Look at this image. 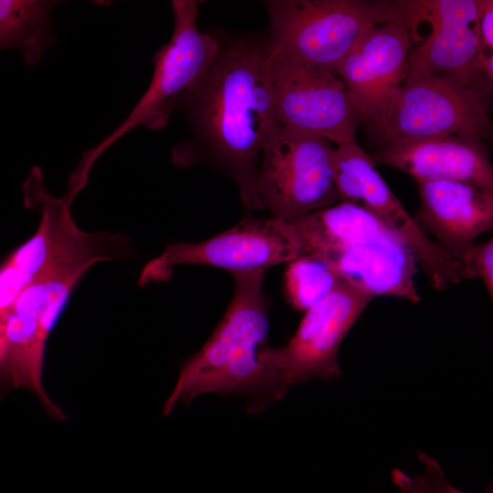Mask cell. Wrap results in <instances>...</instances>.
Instances as JSON below:
<instances>
[{
    "label": "cell",
    "instance_id": "1",
    "mask_svg": "<svg viewBox=\"0 0 493 493\" xmlns=\"http://www.w3.org/2000/svg\"><path fill=\"white\" fill-rule=\"evenodd\" d=\"M267 40L220 41L216 59L181 111L191 139L176 145L179 166L205 161L238 186L244 206L262 209L257 173L261 152L281 127L267 70Z\"/></svg>",
    "mask_w": 493,
    "mask_h": 493
},
{
    "label": "cell",
    "instance_id": "2",
    "mask_svg": "<svg viewBox=\"0 0 493 493\" xmlns=\"http://www.w3.org/2000/svg\"><path fill=\"white\" fill-rule=\"evenodd\" d=\"M265 270L232 274L235 289L229 306L201 350L181 366L174 389L165 401L163 415L175 404L189 405L205 393L250 396L248 413L269 403L259 354L269 329V299L263 290Z\"/></svg>",
    "mask_w": 493,
    "mask_h": 493
},
{
    "label": "cell",
    "instance_id": "3",
    "mask_svg": "<svg viewBox=\"0 0 493 493\" xmlns=\"http://www.w3.org/2000/svg\"><path fill=\"white\" fill-rule=\"evenodd\" d=\"M289 221L302 240L304 253L325 257L343 282L372 298L420 300L414 279L415 258L366 208L341 201Z\"/></svg>",
    "mask_w": 493,
    "mask_h": 493
},
{
    "label": "cell",
    "instance_id": "4",
    "mask_svg": "<svg viewBox=\"0 0 493 493\" xmlns=\"http://www.w3.org/2000/svg\"><path fill=\"white\" fill-rule=\"evenodd\" d=\"M25 206L40 213L37 229L0 263V305L11 306L19 294L47 269L86 254H100L110 261L132 257L130 239L121 233H86L71 215V205L81 191L68 184L63 196L45 187L42 170L33 166L23 187Z\"/></svg>",
    "mask_w": 493,
    "mask_h": 493
},
{
    "label": "cell",
    "instance_id": "5",
    "mask_svg": "<svg viewBox=\"0 0 493 493\" xmlns=\"http://www.w3.org/2000/svg\"><path fill=\"white\" fill-rule=\"evenodd\" d=\"M268 42L287 56L334 71L373 26L406 18L409 1L268 0Z\"/></svg>",
    "mask_w": 493,
    "mask_h": 493
},
{
    "label": "cell",
    "instance_id": "6",
    "mask_svg": "<svg viewBox=\"0 0 493 493\" xmlns=\"http://www.w3.org/2000/svg\"><path fill=\"white\" fill-rule=\"evenodd\" d=\"M199 3L171 2L174 27L167 44L154 55L150 84L126 119L100 143L82 153L78 165L91 171L100 155L137 127L163 129L173 112L181 111L216 59L220 40L197 25Z\"/></svg>",
    "mask_w": 493,
    "mask_h": 493
},
{
    "label": "cell",
    "instance_id": "7",
    "mask_svg": "<svg viewBox=\"0 0 493 493\" xmlns=\"http://www.w3.org/2000/svg\"><path fill=\"white\" fill-rule=\"evenodd\" d=\"M373 298L341 282L325 299L304 311L288 342L264 347L259 354L272 402L288 388L310 379H339L341 341Z\"/></svg>",
    "mask_w": 493,
    "mask_h": 493
},
{
    "label": "cell",
    "instance_id": "8",
    "mask_svg": "<svg viewBox=\"0 0 493 493\" xmlns=\"http://www.w3.org/2000/svg\"><path fill=\"white\" fill-rule=\"evenodd\" d=\"M333 143L281 126L265 144L257 173L263 208L292 220L341 202L332 176Z\"/></svg>",
    "mask_w": 493,
    "mask_h": 493
},
{
    "label": "cell",
    "instance_id": "9",
    "mask_svg": "<svg viewBox=\"0 0 493 493\" xmlns=\"http://www.w3.org/2000/svg\"><path fill=\"white\" fill-rule=\"evenodd\" d=\"M370 128L387 144L403 139L461 135L483 140L491 121L482 94L451 77L405 80Z\"/></svg>",
    "mask_w": 493,
    "mask_h": 493
},
{
    "label": "cell",
    "instance_id": "10",
    "mask_svg": "<svg viewBox=\"0 0 493 493\" xmlns=\"http://www.w3.org/2000/svg\"><path fill=\"white\" fill-rule=\"evenodd\" d=\"M304 253L289 220L246 216L231 228L198 243L173 242L142 268L138 284L166 282L179 265H207L234 273L289 263Z\"/></svg>",
    "mask_w": 493,
    "mask_h": 493
},
{
    "label": "cell",
    "instance_id": "11",
    "mask_svg": "<svg viewBox=\"0 0 493 493\" xmlns=\"http://www.w3.org/2000/svg\"><path fill=\"white\" fill-rule=\"evenodd\" d=\"M267 43V70L281 126L317 134L333 144L354 140L361 120L340 77Z\"/></svg>",
    "mask_w": 493,
    "mask_h": 493
},
{
    "label": "cell",
    "instance_id": "12",
    "mask_svg": "<svg viewBox=\"0 0 493 493\" xmlns=\"http://www.w3.org/2000/svg\"><path fill=\"white\" fill-rule=\"evenodd\" d=\"M412 48L409 14L368 30L335 68L361 121L369 127L404 82Z\"/></svg>",
    "mask_w": 493,
    "mask_h": 493
},
{
    "label": "cell",
    "instance_id": "13",
    "mask_svg": "<svg viewBox=\"0 0 493 493\" xmlns=\"http://www.w3.org/2000/svg\"><path fill=\"white\" fill-rule=\"evenodd\" d=\"M415 5L430 20L432 30L423 43L412 48L404 81L439 76L474 84L478 75L476 20L479 0L415 1Z\"/></svg>",
    "mask_w": 493,
    "mask_h": 493
},
{
    "label": "cell",
    "instance_id": "14",
    "mask_svg": "<svg viewBox=\"0 0 493 493\" xmlns=\"http://www.w3.org/2000/svg\"><path fill=\"white\" fill-rule=\"evenodd\" d=\"M369 156L375 165L398 169L414 181H461L493 191V167L481 139L461 135L403 139Z\"/></svg>",
    "mask_w": 493,
    "mask_h": 493
},
{
    "label": "cell",
    "instance_id": "15",
    "mask_svg": "<svg viewBox=\"0 0 493 493\" xmlns=\"http://www.w3.org/2000/svg\"><path fill=\"white\" fill-rule=\"evenodd\" d=\"M420 206L414 216L423 231L455 259L493 226V191L452 180L415 181Z\"/></svg>",
    "mask_w": 493,
    "mask_h": 493
},
{
    "label": "cell",
    "instance_id": "16",
    "mask_svg": "<svg viewBox=\"0 0 493 493\" xmlns=\"http://www.w3.org/2000/svg\"><path fill=\"white\" fill-rule=\"evenodd\" d=\"M58 3L0 0V50H18L26 65H37L45 50L56 42L50 15Z\"/></svg>",
    "mask_w": 493,
    "mask_h": 493
},
{
    "label": "cell",
    "instance_id": "17",
    "mask_svg": "<svg viewBox=\"0 0 493 493\" xmlns=\"http://www.w3.org/2000/svg\"><path fill=\"white\" fill-rule=\"evenodd\" d=\"M341 282L330 262L317 253L302 254L288 263L285 272L287 299L301 311L325 299Z\"/></svg>",
    "mask_w": 493,
    "mask_h": 493
},
{
    "label": "cell",
    "instance_id": "18",
    "mask_svg": "<svg viewBox=\"0 0 493 493\" xmlns=\"http://www.w3.org/2000/svg\"><path fill=\"white\" fill-rule=\"evenodd\" d=\"M462 280L481 278L493 299V239L473 243L456 256Z\"/></svg>",
    "mask_w": 493,
    "mask_h": 493
},
{
    "label": "cell",
    "instance_id": "19",
    "mask_svg": "<svg viewBox=\"0 0 493 493\" xmlns=\"http://www.w3.org/2000/svg\"><path fill=\"white\" fill-rule=\"evenodd\" d=\"M418 457L425 467V470L420 473L424 493H466L456 489L447 482L437 461L423 452L418 453ZM483 493H492L491 487Z\"/></svg>",
    "mask_w": 493,
    "mask_h": 493
},
{
    "label": "cell",
    "instance_id": "20",
    "mask_svg": "<svg viewBox=\"0 0 493 493\" xmlns=\"http://www.w3.org/2000/svg\"><path fill=\"white\" fill-rule=\"evenodd\" d=\"M479 50L493 52V1L479 0L476 20Z\"/></svg>",
    "mask_w": 493,
    "mask_h": 493
},
{
    "label": "cell",
    "instance_id": "21",
    "mask_svg": "<svg viewBox=\"0 0 493 493\" xmlns=\"http://www.w3.org/2000/svg\"><path fill=\"white\" fill-rule=\"evenodd\" d=\"M393 483L399 488L398 493H424L420 474L412 477L404 471L395 468L392 472Z\"/></svg>",
    "mask_w": 493,
    "mask_h": 493
}]
</instances>
